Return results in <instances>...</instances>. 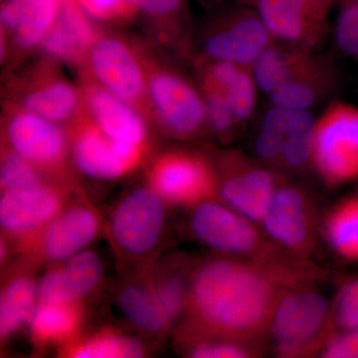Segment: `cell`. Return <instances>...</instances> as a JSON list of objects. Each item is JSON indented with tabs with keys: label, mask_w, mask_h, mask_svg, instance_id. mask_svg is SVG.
<instances>
[{
	"label": "cell",
	"mask_w": 358,
	"mask_h": 358,
	"mask_svg": "<svg viewBox=\"0 0 358 358\" xmlns=\"http://www.w3.org/2000/svg\"><path fill=\"white\" fill-rule=\"evenodd\" d=\"M288 282L273 271L240 259L217 258L195 268L188 286L186 345L228 341L259 346Z\"/></svg>",
	"instance_id": "cell-1"
},
{
	"label": "cell",
	"mask_w": 358,
	"mask_h": 358,
	"mask_svg": "<svg viewBox=\"0 0 358 358\" xmlns=\"http://www.w3.org/2000/svg\"><path fill=\"white\" fill-rule=\"evenodd\" d=\"M257 225L218 199L195 206L190 221L193 235L205 246L230 258L263 266L292 287L306 286L317 275L315 268L273 243Z\"/></svg>",
	"instance_id": "cell-2"
},
{
	"label": "cell",
	"mask_w": 358,
	"mask_h": 358,
	"mask_svg": "<svg viewBox=\"0 0 358 358\" xmlns=\"http://www.w3.org/2000/svg\"><path fill=\"white\" fill-rule=\"evenodd\" d=\"M329 303L305 287L287 289L275 306L270 334L282 357H300L322 348L327 338Z\"/></svg>",
	"instance_id": "cell-3"
},
{
	"label": "cell",
	"mask_w": 358,
	"mask_h": 358,
	"mask_svg": "<svg viewBox=\"0 0 358 358\" xmlns=\"http://www.w3.org/2000/svg\"><path fill=\"white\" fill-rule=\"evenodd\" d=\"M312 162L329 186L358 178V109L346 103L331 106L315 122Z\"/></svg>",
	"instance_id": "cell-4"
},
{
	"label": "cell",
	"mask_w": 358,
	"mask_h": 358,
	"mask_svg": "<svg viewBox=\"0 0 358 358\" xmlns=\"http://www.w3.org/2000/svg\"><path fill=\"white\" fill-rule=\"evenodd\" d=\"M148 107L162 129L173 138L188 140L208 122L206 103L178 73L148 64Z\"/></svg>",
	"instance_id": "cell-5"
},
{
	"label": "cell",
	"mask_w": 358,
	"mask_h": 358,
	"mask_svg": "<svg viewBox=\"0 0 358 358\" xmlns=\"http://www.w3.org/2000/svg\"><path fill=\"white\" fill-rule=\"evenodd\" d=\"M94 80L145 115L148 107V64L121 37L100 36L87 57Z\"/></svg>",
	"instance_id": "cell-6"
},
{
	"label": "cell",
	"mask_w": 358,
	"mask_h": 358,
	"mask_svg": "<svg viewBox=\"0 0 358 358\" xmlns=\"http://www.w3.org/2000/svg\"><path fill=\"white\" fill-rule=\"evenodd\" d=\"M148 186L166 201L194 208L218 199V174L202 155L173 150L155 160L148 173Z\"/></svg>",
	"instance_id": "cell-7"
},
{
	"label": "cell",
	"mask_w": 358,
	"mask_h": 358,
	"mask_svg": "<svg viewBox=\"0 0 358 358\" xmlns=\"http://www.w3.org/2000/svg\"><path fill=\"white\" fill-rule=\"evenodd\" d=\"M72 155L78 171L99 180H114L140 166L145 148L112 140L82 107L72 129Z\"/></svg>",
	"instance_id": "cell-8"
},
{
	"label": "cell",
	"mask_w": 358,
	"mask_h": 358,
	"mask_svg": "<svg viewBox=\"0 0 358 358\" xmlns=\"http://www.w3.org/2000/svg\"><path fill=\"white\" fill-rule=\"evenodd\" d=\"M166 220V201L150 186L136 188L113 212L110 234L127 255L145 256L159 243Z\"/></svg>",
	"instance_id": "cell-9"
},
{
	"label": "cell",
	"mask_w": 358,
	"mask_h": 358,
	"mask_svg": "<svg viewBox=\"0 0 358 358\" xmlns=\"http://www.w3.org/2000/svg\"><path fill=\"white\" fill-rule=\"evenodd\" d=\"M6 114V136L9 147L40 171L64 174L68 141L57 124L16 105H11Z\"/></svg>",
	"instance_id": "cell-10"
},
{
	"label": "cell",
	"mask_w": 358,
	"mask_h": 358,
	"mask_svg": "<svg viewBox=\"0 0 358 358\" xmlns=\"http://www.w3.org/2000/svg\"><path fill=\"white\" fill-rule=\"evenodd\" d=\"M264 233L289 255L307 260L315 241V218L306 193L296 186H279L262 222Z\"/></svg>",
	"instance_id": "cell-11"
},
{
	"label": "cell",
	"mask_w": 358,
	"mask_h": 358,
	"mask_svg": "<svg viewBox=\"0 0 358 358\" xmlns=\"http://www.w3.org/2000/svg\"><path fill=\"white\" fill-rule=\"evenodd\" d=\"M334 0H255L256 13L272 37L299 47L319 41Z\"/></svg>",
	"instance_id": "cell-12"
},
{
	"label": "cell",
	"mask_w": 358,
	"mask_h": 358,
	"mask_svg": "<svg viewBox=\"0 0 358 358\" xmlns=\"http://www.w3.org/2000/svg\"><path fill=\"white\" fill-rule=\"evenodd\" d=\"M64 202L60 188L44 183L3 192L0 200L2 229L24 244L36 237L64 209Z\"/></svg>",
	"instance_id": "cell-13"
},
{
	"label": "cell",
	"mask_w": 358,
	"mask_h": 358,
	"mask_svg": "<svg viewBox=\"0 0 358 358\" xmlns=\"http://www.w3.org/2000/svg\"><path fill=\"white\" fill-rule=\"evenodd\" d=\"M226 164L223 176H218V199L260 225L279 188L277 179L268 169L240 157Z\"/></svg>",
	"instance_id": "cell-14"
},
{
	"label": "cell",
	"mask_w": 358,
	"mask_h": 358,
	"mask_svg": "<svg viewBox=\"0 0 358 358\" xmlns=\"http://www.w3.org/2000/svg\"><path fill=\"white\" fill-rule=\"evenodd\" d=\"M81 93L85 112L109 138L136 147L147 148V122L140 110L87 75L84 76Z\"/></svg>",
	"instance_id": "cell-15"
},
{
	"label": "cell",
	"mask_w": 358,
	"mask_h": 358,
	"mask_svg": "<svg viewBox=\"0 0 358 358\" xmlns=\"http://www.w3.org/2000/svg\"><path fill=\"white\" fill-rule=\"evenodd\" d=\"M24 82L17 95L18 107L55 124L75 120L81 113V92L51 63L38 65Z\"/></svg>",
	"instance_id": "cell-16"
},
{
	"label": "cell",
	"mask_w": 358,
	"mask_h": 358,
	"mask_svg": "<svg viewBox=\"0 0 358 358\" xmlns=\"http://www.w3.org/2000/svg\"><path fill=\"white\" fill-rule=\"evenodd\" d=\"M100 230L95 212L84 205L63 209L36 237L24 243L51 262L68 260L88 247Z\"/></svg>",
	"instance_id": "cell-17"
},
{
	"label": "cell",
	"mask_w": 358,
	"mask_h": 358,
	"mask_svg": "<svg viewBox=\"0 0 358 358\" xmlns=\"http://www.w3.org/2000/svg\"><path fill=\"white\" fill-rule=\"evenodd\" d=\"M267 27L256 11L240 10L205 40L206 53L215 60L229 61L240 66L254 64L271 46Z\"/></svg>",
	"instance_id": "cell-18"
},
{
	"label": "cell",
	"mask_w": 358,
	"mask_h": 358,
	"mask_svg": "<svg viewBox=\"0 0 358 358\" xmlns=\"http://www.w3.org/2000/svg\"><path fill=\"white\" fill-rule=\"evenodd\" d=\"M103 266L100 257L92 251H82L62 267L45 274L38 285V303H80L100 285Z\"/></svg>",
	"instance_id": "cell-19"
},
{
	"label": "cell",
	"mask_w": 358,
	"mask_h": 358,
	"mask_svg": "<svg viewBox=\"0 0 358 358\" xmlns=\"http://www.w3.org/2000/svg\"><path fill=\"white\" fill-rule=\"evenodd\" d=\"M76 0L60 6L55 22L42 42L45 53L53 60L81 65L98 40V29Z\"/></svg>",
	"instance_id": "cell-20"
},
{
	"label": "cell",
	"mask_w": 358,
	"mask_h": 358,
	"mask_svg": "<svg viewBox=\"0 0 358 358\" xmlns=\"http://www.w3.org/2000/svg\"><path fill=\"white\" fill-rule=\"evenodd\" d=\"M60 9L56 0H8L1 9L2 27L13 34L18 48L42 44Z\"/></svg>",
	"instance_id": "cell-21"
},
{
	"label": "cell",
	"mask_w": 358,
	"mask_h": 358,
	"mask_svg": "<svg viewBox=\"0 0 358 358\" xmlns=\"http://www.w3.org/2000/svg\"><path fill=\"white\" fill-rule=\"evenodd\" d=\"M82 320L80 303H38L29 322L30 331L38 345L68 343L76 338Z\"/></svg>",
	"instance_id": "cell-22"
},
{
	"label": "cell",
	"mask_w": 358,
	"mask_h": 358,
	"mask_svg": "<svg viewBox=\"0 0 358 358\" xmlns=\"http://www.w3.org/2000/svg\"><path fill=\"white\" fill-rule=\"evenodd\" d=\"M38 301V286L27 275H18L6 282L0 300V334L7 338L29 324Z\"/></svg>",
	"instance_id": "cell-23"
},
{
	"label": "cell",
	"mask_w": 358,
	"mask_h": 358,
	"mask_svg": "<svg viewBox=\"0 0 358 358\" xmlns=\"http://www.w3.org/2000/svg\"><path fill=\"white\" fill-rule=\"evenodd\" d=\"M119 305L129 322L143 333L160 336L171 327L152 286L124 287L120 293Z\"/></svg>",
	"instance_id": "cell-24"
},
{
	"label": "cell",
	"mask_w": 358,
	"mask_h": 358,
	"mask_svg": "<svg viewBox=\"0 0 358 358\" xmlns=\"http://www.w3.org/2000/svg\"><path fill=\"white\" fill-rule=\"evenodd\" d=\"M324 233L339 257L358 262V193L331 209L324 220Z\"/></svg>",
	"instance_id": "cell-25"
},
{
	"label": "cell",
	"mask_w": 358,
	"mask_h": 358,
	"mask_svg": "<svg viewBox=\"0 0 358 358\" xmlns=\"http://www.w3.org/2000/svg\"><path fill=\"white\" fill-rule=\"evenodd\" d=\"M300 50L286 51L268 47L253 64L257 86L264 93L271 95L282 84L308 67L310 64V59Z\"/></svg>",
	"instance_id": "cell-26"
},
{
	"label": "cell",
	"mask_w": 358,
	"mask_h": 358,
	"mask_svg": "<svg viewBox=\"0 0 358 358\" xmlns=\"http://www.w3.org/2000/svg\"><path fill=\"white\" fill-rule=\"evenodd\" d=\"M65 355L76 358L141 357L145 348L138 341L115 331H103L68 346Z\"/></svg>",
	"instance_id": "cell-27"
},
{
	"label": "cell",
	"mask_w": 358,
	"mask_h": 358,
	"mask_svg": "<svg viewBox=\"0 0 358 358\" xmlns=\"http://www.w3.org/2000/svg\"><path fill=\"white\" fill-rule=\"evenodd\" d=\"M315 122L308 110H289L282 159L291 169H301L312 160Z\"/></svg>",
	"instance_id": "cell-28"
},
{
	"label": "cell",
	"mask_w": 358,
	"mask_h": 358,
	"mask_svg": "<svg viewBox=\"0 0 358 358\" xmlns=\"http://www.w3.org/2000/svg\"><path fill=\"white\" fill-rule=\"evenodd\" d=\"M313 66L310 64L296 76L282 84L271 94L274 107L286 110H308L317 101L319 91L313 78Z\"/></svg>",
	"instance_id": "cell-29"
},
{
	"label": "cell",
	"mask_w": 358,
	"mask_h": 358,
	"mask_svg": "<svg viewBox=\"0 0 358 358\" xmlns=\"http://www.w3.org/2000/svg\"><path fill=\"white\" fill-rule=\"evenodd\" d=\"M188 286L189 282L185 281L182 275L176 272L159 275L152 286L157 301L171 324L185 313Z\"/></svg>",
	"instance_id": "cell-30"
},
{
	"label": "cell",
	"mask_w": 358,
	"mask_h": 358,
	"mask_svg": "<svg viewBox=\"0 0 358 358\" xmlns=\"http://www.w3.org/2000/svg\"><path fill=\"white\" fill-rule=\"evenodd\" d=\"M41 183L39 169L13 148L6 145L1 155V189L3 192L23 189Z\"/></svg>",
	"instance_id": "cell-31"
},
{
	"label": "cell",
	"mask_w": 358,
	"mask_h": 358,
	"mask_svg": "<svg viewBox=\"0 0 358 358\" xmlns=\"http://www.w3.org/2000/svg\"><path fill=\"white\" fill-rule=\"evenodd\" d=\"M334 26L336 45L343 53L358 58V0H341Z\"/></svg>",
	"instance_id": "cell-32"
},
{
	"label": "cell",
	"mask_w": 358,
	"mask_h": 358,
	"mask_svg": "<svg viewBox=\"0 0 358 358\" xmlns=\"http://www.w3.org/2000/svg\"><path fill=\"white\" fill-rule=\"evenodd\" d=\"M256 87L258 86L255 79L243 67L226 91V96L237 122L246 121L253 114L256 106Z\"/></svg>",
	"instance_id": "cell-33"
},
{
	"label": "cell",
	"mask_w": 358,
	"mask_h": 358,
	"mask_svg": "<svg viewBox=\"0 0 358 358\" xmlns=\"http://www.w3.org/2000/svg\"><path fill=\"white\" fill-rule=\"evenodd\" d=\"M208 122L219 136L227 138L236 126L237 120L233 114L227 96L222 92L203 87Z\"/></svg>",
	"instance_id": "cell-34"
},
{
	"label": "cell",
	"mask_w": 358,
	"mask_h": 358,
	"mask_svg": "<svg viewBox=\"0 0 358 358\" xmlns=\"http://www.w3.org/2000/svg\"><path fill=\"white\" fill-rule=\"evenodd\" d=\"M190 357L249 358L258 355L257 346L228 341H203L188 345Z\"/></svg>",
	"instance_id": "cell-35"
},
{
	"label": "cell",
	"mask_w": 358,
	"mask_h": 358,
	"mask_svg": "<svg viewBox=\"0 0 358 358\" xmlns=\"http://www.w3.org/2000/svg\"><path fill=\"white\" fill-rule=\"evenodd\" d=\"M334 315L343 331H358V278L339 292Z\"/></svg>",
	"instance_id": "cell-36"
},
{
	"label": "cell",
	"mask_w": 358,
	"mask_h": 358,
	"mask_svg": "<svg viewBox=\"0 0 358 358\" xmlns=\"http://www.w3.org/2000/svg\"><path fill=\"white\" fill-rule=\"evenodd\" d=\"M90 15L103 20L131 17L136 8L128 0H76Z\"/></svg>",
	"instance_id": "cell-37"
},
{
	"label": "cell",
	"mask_w": 358,
	"mask_h": 358,
	"mask_svg": "<svg viewBox=\"0 0 358 358\" xmlns=\"http://www.w3.org/2000/svg\"><path fill=\"white\" fill-rule=\"evenodd\" d=\"M324 358H358V331H343L329 336L320 348Z\"/></svg>",
	"instance_id": "cell-38"
},
{
	"label": "cell",
	"mask_w": 358,
	"mask_h": 358,
	"mask_svg": "<svg viewBox=\"0 0 358 358\" xmlns=\"http://www.w3.org/2000/svg\"><path fill=\"white\" fill-rule=\"evenodd\" d=\"M256 152L264 160H274L282 157L284 138L261 129L256 141Z\"/></svg>",
	"instance_id": "cell-39"
},
{
	"label": "cell",
	"mask_w": 358,
	"mask_h": 358,
	"mask_svg": "<svg viewBox=\"0 0 358 358\" xmlns=\"http://www.w3.org/2000/svg\"><path fill=\"white\" fill-rule=\"evenodd\" d=\"M136 8L150 15L171 16L180 10L183 0H128Z\"/></svg>",
	"instance_id": "cell-40"
},
{
	"label": "cell",
	"mask_w": 358,
	"mask_h": 358,
	"mask_svg": "<svg viewBox=\"0 0 358 358\" xmlns=\"http://www.w3.org/2000/svg\"><path fill=\"white\" fill-rule=\"evenodd\" d=\"M56 1H57L58 3L60 4V6H61V4H62L63 2H65L66 0H56Z\"/></svg>",
	"instance_id": "cell-41"
}]
</instances>
